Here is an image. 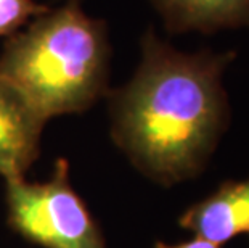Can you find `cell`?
<instances>
[{
    "mask_svg": "<svg viewBox=\"0 0 249 248\" xmlns=\"http://www.w3.org/2000/svg\"><path fill=\"white\" fill-rule=\"evenodd\" d=\"M233 58L143 36L140 65L113 98L114 140L142 172L172 184L203 170L229 118L222 77Z\"/></svg>",
    "mask_w": 249,
    "mask_h": 248,
    "instance_id": "6da1fadb",
    "label": "cell"
},
{
    "mask_svg": "<svg viewBox=\"0 0 249 248\" xmlns=\"http://www.w3.org/2000/svg\"><path fill=\"white\" fill-rule=\"evenodd\" d=\"M108 63L105 24L87 17L77 0H70L8 36L0 75L47 121L89 108L107 89Z\"/></svg>",
    "mask_w": 249,
    "mask_h": 248,
    "instance_id": "7a4b0ae2",
    "label": "cell"
},
{
    "mask_svg": "<svg viewBox=\"0 0 249 248\" xmlns=\"http://www.w3.org/2000/svg\"><path fill=\"white\" fill-rule=\"evenodd\" d=\"M10 224L45 248H107L92 216L72 191L68 165L60 160L47 182L7 181Z\"/></svg>",
    "mask_w": 249,
    "mask_h": 248,
    "instance_id": "3957f363",
    "label": "cell"
},
{
    "mask_svg": "<svg viewBox=\"0 0 249 248\" xmlns=\"http://www.w3.org/2000/svg\"><path fill=\"white\" fill-rule=\"evenodd\" d=\"M45 119L19 89L0 75V176L23 177L39 155Z\"/></svg>",
    "mask_w": 249,
    "mask_h": 248,
    "instance_id": "277c9868",
    "label": "cell"
},
{
    "mask_svg": "<svg viewBox=\"0 0 249 248\" xmlns=\"http://www.w3.org/2000/svg\"><path fill=\"white\" fill-rule=\"evenodd\" d=\"M180 226L219 247L236 235L249 234V179L224 184L190 208Z\"/></svg>",
    "mask_w": 249,
    "mask_h": 248,
    "instance_id": "5b68a950",
    "label": "cell"
},
{
    "mask_svg": "<svg viewBox=\"0 0 249 248\" xmlns=\"http://www.w3.org/2000/svg\"><path fill=\"white\" fill-rule=\"evenodd\" d=\"M172 33L249 28V0H151Z\"/></svg>",
    "mask_w": 249,
    "mask_h": 248,
    "instance_id": "8992f818",
    "label": "cell"
},
{
    "mask_svg": "<svg viewBox=\"0 0 249 248\" xmlns=\"http://www.w3.org/2000/svg\"><path fill=\"white\" fill-rule=\"evenodd\" d=\"M47 10L34 0H0V38L15 34L21 26Z\"/></svg>",
    "mask_w": 249,
    "mask_h": 248,
    "instance_id": "52a82bcc",
    "label": "cell"
},
{
    "mask_svg": "<svg viewBox=\"0 0 249 248\" xmlns=\"http://www.w3.org/2000/svg\"><path fill=\"white\" fill-rule=\"evenodd\" d=\"M156 248H219V245L213 244V242H208L204 239H199L196 237L193 240L183 242V244H177V245H164V244H158Z\"/></svg>",
    "mask_w": 249,
    "mask_h": 248,
    "instance_id": "ba28073f",
    "label": "cell"
}]
</instances>
